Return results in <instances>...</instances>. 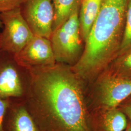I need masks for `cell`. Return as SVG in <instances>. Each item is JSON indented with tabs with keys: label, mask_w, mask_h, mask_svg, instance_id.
<instances>
[{
	"label": "cell",
	"mask_w": 131,
	"mask_h": 131,
	"mask_svg": "<svg viewBox=\"0 0 131 131\" xmlns=\"http://www.w3.org/2000/svg\"><path fill=\"white\" fill-rule=\"evenodd\" d=\"M28 85L24 99L41 131H92L84 81L70 66L27 70Z\"/></svg>",
	"instance_id": "1"
},
{
	"label": "cell",
	"mask_w": 131,
	"mask_h": 131,
	"mask_svg": "<svg viewBox=\"0 0 131 131\" xmlns=\"http://www.w3.org/2000/svg\"><path fill=\"white\" fill-rule=\"evenodd\" d=\"M129 0H103L79 60L71 67L84 82H92L117 57L124 33Z\"/></svg>",
	"instance_id": "2"
},
{
	"label": "cell",
	"mask_w": 131,
	"mask_h": 131,
	"mask_svg": "<svg viewBox=\"0 0 131 131\" xmlns=\"http://www.w3.org/2000/svg\"><path fill=\"white\" fill-rule=\"evenodd\" d=\"M94 81L91 93L86 95L89 112L117 107L131 95V80L119 78L107 69Z\"/></svg>",
	"instance_id": "3"
},
{
	"label": "cell",
	"mask_w": 131,
	"mask_h": 131,
	"mask_svg": "<svg viewBox=\"0 0 131 131\" xmlns=\"http://www.w3.org/2000/svg\"><path fill=\"white\" fill-rule=\"evenodd\" d=\"M79 10L52 33L50 40L57 63L72 67L82 54Z\"/></svg>",
	"instance_id": "4"
},
{
	"label": "cell",
	"mask_w": 131,
	"mask_h": 131,
	"mask_svg": "<svg viewBox=\"0 0 131 131\" xmlns=\"http://www.w3.org/2000/svg\"><path fill=\"white\" fill-rule=\"evenodd\" d=\"M0 19L3 28L0 34L1 50L14 56L24 48L34 34L20 7L0 13Z\"/></svg>",
	"instance_id": "5"
},
{
	"label": "cell",
	"mask_w": 131,
	"mask_h": 131,
	"mask_svg": "<svg viewBox=\"0 0 131 131\" xmlns=\"http://www.w3.org/2000/svg\"><path fill=\"white\" fill-rule=\"evenodd\" d=\"M1 56L0 98L23 99L28 89L27 70L17 64L13 55L5 52Z\"/></svg>",
	"instance_id": "6"
},
{
	"label": "cell",
	"mask_w": 131,
	"mask_h": 131,
	"mask_svg": "<svg viewBox=\"0 0 131 131\" xmlns=\"http://www.w3.org/2000/svg\"><path fill=\"white\" fill-rule=\"evenodd\" d=\"M20 8L33 34L50 39L54 15L52 0H25Z\"/></svg>",
	"instance_id": "7"
},
{
	"label": "cell",
	"mask_w": 131,
	"mask_h": 131,
	"mask_svg": "<svg viewBox=\"0 0 131 131\" xmlns=\"http://www.w3.org/2000/svg\"><path fill=\"white\" fill-rule=\"evenodd\" d=\"M13 57L17 64L26 70L33 68L52 66L57 63L50 39L35 35Z\"/></svg>",
	"instance_id": "8"
},
{
	"label": "cell",
	"mask_w": 131,
	"mask_h": 131,
	"mask_svg": "<svg viewBox=\"0 0 131 131\" xmlns=\"http://www.w3.org/2000/svg\"><path fill=\"white\" fill-rule=\"evenodd\" d=\"M4 131H41L29 112L24 99L12 101L5 117Z\"/></svg>",
	"instance_id": "9"
},
{
	"label": "cell",
	"mask_w": 131,
	"mask_h": 131,
	"mask_svg": "<svg viewBox=\"0 0 131 131\" xmlns=\"http://www.w3.org/2000/svg\"><path fill=\"white\" fill-rule=\"evenodd\" d=\"M92 131H124L128 123L126 115L118 107L89 111Z\"/></svg>",
	"instance_id": "10"
},
{
	"label": "cell",
	"mask_w": 131,
	"mask_h": 131,
	"mask_svg": "<svg viewBox=\"0 0 131 131\" xmlns=\"http://www.w3.org/2000/svg\"><path fill=\"white\" fill-rule=\"evenodd\" d=\"M103 0H82L80 7V23L84 41L99 14Z\"/></svg>",
	"instance_id": "11"
},
{
	"label": "cell",
	"mask_w": 131,
	"mask_h": 131,
	"mask_svg": "<svg viewBox=\"0 0 131 131\" xmlns=\"http://www.w3.org/2000/svg\"><path fill=\"white\" fill-rule=\"evenodd\" d=\"M81 1L52 0L54 13L53 31L65 23L75 11L80 9Z\"/></svg>",
	"instance_id": "12"
},
{
	"label": "cell",
	"mask_w": 131,
	"mask_h": 131,
	"mask_svg": "<svg viewBox=\"0 0 131 131\" xmlns=\"http://www.w3.org/2000/svg\"><path fill=\"white\" fill-rule=\"evenodd\" d=\"M106 69L114 75L131 81V49L117 57Z\"/></svg>",
	"instance_id": "13"
},
{
	"label": "cell",
	"mask_w": 131,
	"mask_h": 131,
	"mask_svg": "<svg viewBox=\"0 0 131 131\" xmlns=\"http://www.w3.org/2000/svg\"><path fill=\"white\" fill-rule=\"evenodd\" d=\"M131 49V0H129L127 9L126 18L124 33L122 41V44L117 57L121 56L122 54L128 51Z\"/></svg>",
	"instance_id": "14"
},
{
	"label": "cell",
	"mask_w": 131,
	"mask_h": 131,
	"mask_svg": "<svg viewBox=\"0 0 131 131\" xmlns=\"http://www.w3.org/2000/svg\"><path fill=\"white\" fill-rule=\"evenodd\" d=\"M25 0H0V13L20 7Z\"/></svg>",
	"instance_id": "15"
},
{
	"label": "cell",
	"mask_w": 131,
	"mask_h": 131,
	"mask_svg": "<svg viewBox=\"0 0 131 131\" xmlns=\"http://www.w3.org/2000/svg\"><path fill=\"white\" fill-rule=\"evenodd\" d=\"M12 101L10 99L0 98V131H4L5 117Z\"/></svg>",
	"instance_id": "16"
},
{
	"label": "cell",
	"mask_w": 131,
	"mask_h": 131,
	"mask_svg": "<svg viewBox=\"0 0 131 131\" xmlns=\"http://www.w3.org/2000/svg\"><path fill=\"white\" fill-rule=\"evenodd\" d=\"M117 107L126 115L131 123V95L122 102Z\"/></svg>",
	"instance_id": "17"
},
{
	"label": "cell",
	"mask_w": 131,
	"mask_h": 131,
	"mask_svg": "<svg viewBox=\"0 0 131 131\" xmlns=\"http://www.w3.org/2000/svg\"><path fill=\"white\" fill-rule=\"evenodd\" d=\"M124 131H131V122L129 121H128V123L126 129L124 130Z\"/></svg>",
	"instance_id": "18"
},
{
	"label": "cell",
	"mask_w": 131,
	"mask_h": 131,
	"mask_svg": "<svg viewBox=\"0 0 131 131\" xmlns=\"http://www.w3.org/2000/svg\"><path fill=\"white\" fill-rule=\"evenodd\" d=\"M0 28H3V24H2L1 19H0Z\"/></svg>",
	"instance_id": "19"
},
{
	"label": "cell",
	"mask_w": 131,
	"mask_h": 131,
	"mask_svg": "<svg viewBox=\"0 0 131 131\" xmlns=\"http://www.w3.org/2000/svg\"><path fill=\"white\" fill-rule=\"evenodd\" d=\"M0 50H1V49H0Z\"/></svg>",
	"instance_id": "20"
}]
</instances>
